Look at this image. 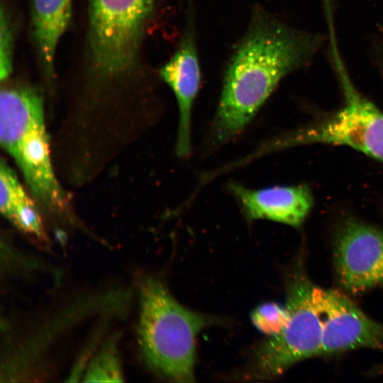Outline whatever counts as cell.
Returning a JSON list of instances; mask_svg holds the SVG:
<instances>
[{
  "label": "cell",
  "mask_w": 383,
  "mask_h": 383,
  "mask_svg": "<svg viewBox=\"0 0 383 383\" xmlns=\"http://www.w3.org/2000/svg\"><path fill=\"white\" fill-rule=\"evenodd\" d=\"M0 209L1 213L23 233L40 244L48 243L41 217L16 173L6 162L0 165Z\"/></svg>",
  "instance_id": "obj_11"
},
{
  "label": "cell",
  "mask_w": 383,
  "mask_h": 383,
  "mask_svg": "<svg viewBox=\"0 0 383 383\" xmlns=\"http://www.w3.org/2000/svg\"><path fill=\"white\" fill-rule=\"evenodd\" d=\"M11 33L6 16L1 13L0 77L6 79L11 72Z\"/></svg>",
  "instance_id": "obj_15"
},
{
  "label": "cell",
  "mask_w": 383,
  "mask_h": 383,
  "mask_svg": "<svg viewBox=\"0 0 383 383\" xmlns=\"http://www.w3.org/2000/svg\"><path fill=\"white\" fill-rule=\"evenodd\" d=\"M211 322L177 302L158 279L142 282L138 343L147 365L159 377L176 382L194 380L196 339Z\"/></svg>",
  "instance_id": "obj_2"
},
{
  "label": "cell",
  "mask_w": 383,
  "mask_h": 383,
  "mask_svg": "<svg viewBox=\"0 0 383 383\" xmlns=\"http://www.w3.org/2000/svg\"><path fill=\"white\" fill-rule=\"evenodd\" d=\"M152 0H90L89 42L94 70L115 77L135 62Z\"/></svg>",
  "instance_id": "obj_5"
},
{
  "label": "cell",
  "mask_w": 383,
  "mask_h": 383,
  "mask_svg": "<svg viewBox=\"0 0 383 383\" xmlns=\"http://www.w3.org/2000/svg\"><path fill=\"white\" fill-rule=\"evenodd\" d=\"M72 0H33L35 40L44 69L52 74L56 48L70 21Z\"/></svg>",
  "instance_id": "obj_12"
},
{
  "label": "cell",
  "mask_w": 383,
  "mask_h": 383,
  "mask_svg": "<svg viewBox=\"0 0 383 383\" xmlns=\"http://www.w3.org/2000/svg\"><path fill=\"white\" fill-rule=\"evenodd\" d=\"M251 319L260 332L272 337L284 329L289 320V313L286 306L267 302L260 304L252 312Z\"/></svg>",
  "instance_id": "obj_14"
},
{
  "label": "cell",
  "mask_w": 383,
  "mask_h": 383,
  "mask_svg": "<svg viewBox=\"0 0 383 383\" xmlns=\"http://www.w3.org/2000/svg\"><path fill=\"white\" fill-rule=\"evenodd\" d=\"M160 76L172 89L178 105L179 122L175 150L180 157L191 152L192 113L200 84V69L193 37L187 34Z\"/></svg>",
  "instance_id": "obj_10"
},
{
  "label": "cell",
  "mask_w": 383,
  "mask_h": 383,
  "mask_svg": "<svg viewBox=\"0 0 383 383\" xmlns=\"http://www.w3.org/2000/svg\"><path fill=\"white\" fill-rule=\"evenodd\" d=\"M335 267L346 291L357 294L383 284V231L346 221L336 235Z\"/></svg>",
  "instance_id": "obj_8"
},
{
  "label": "cell",
  "mask_w": 383,
  "mask_h": 383,
  "mask_svg": "<svg viewBox=\"0 0 383 383\" xmlns=\"http://www.w3.org/2000/svg\"><path fill=\"white\" fill-rule=\"evenodd\" d=\"M343 89L345 103L338 111L273 140L267 145L268 150L314 143L347 145L383 162V112L346 79Z\"/></svg>",
  "instance_id": "obj_6"
},
{
  "label": "cell",
  "mask_w": 383,
  "mask_h": 383,
  "mask_svg": "<svg viewBox=\"0 0 383 383\" xmlns=\"http://www.w3.org/2000/svg\"><path fill=\"white\" fill-rule=\"evenodd\" d=\"M312 299L322 321L318 355L383 347V325L367 316L343 294L313 286Z\"/></svg>",
  "instance_id": "obj_7"
},
{
  "label": "cell",
  "mask_w": 383,
  "mask_h": 383,
  "mask_svg": "<svg viewBox=\"0 0 383 383\" xmlns=\"http://www.w3.org/2000/svg\"><path fill=\"white\" fill-rule=\"evenodd\" d=\"M0 140L34 196L48 210L67 213L69 205L51 164L43 99L38 90L29 87L1 89Z\"/></svg>",
  "instance_id": "obj_3"
},
{
  "label": "cell",
  "mask_w": 383,
  "mask_h": 383,
  "mask_svg": "<svg viewBox=\"0 0 383 383\" xmlns=\"http://www.w3.org/2000/svg\"><path fill=\"white\" fill-rule=\"evenodd\" d=\"M313 287L301 270L289 277L285 306L288 322L279 334L270 337L255 350L245 377L272 379L294 364L318 355L322 321L312 299Z\"/></svg>",
  "instance_id": "obj_4"
},
{
  "label": "cell",
  "mask_w": 383,
  "mask_h": 383,
  "mask_svg": "<svg viewBox=\"0 0 383 383\" xmlns=\"http://www.w3.org/2000/svg\"><path fill=\"white\" fill-rule=\"evenodd\" d=\"M83 381L91 382L123 381L116 338L107 340L90 360L83 376Z\"/></svg>",
  "instance_id": "obj_13"
},
{
  "label": "cell",
  "mask_w": 383,
  "mask_h": 383,
  "mask_svg": "<svg viewBox=\"0 0 383 383\" xmlns=\"http://www.w3.org/2000/svg\"><path fill=\"white\" fill-rule=\"evenodd\" d=\"M228 189L250 221L265 219L298 227L313 204L312 193L306 185L252 189L232 182Z\"/></svg>",
  "instance_id": "obj_9"
},
{
  "label": "cell",
  "mask_w": 383,
  "mask_h": 383,
  "mask_svg": "<svg viewBox=\"0 0 383 383\" xmlns=\"http://www.w3.org/2000/svg\"><path fill=\"white\" fill-rule=\"evenodd\" d=\"M321 42L318 35L271 19L255 21L226 70L209 144L216 148L238 136L279 82L306 65Z\"/></svg>",
  "instance_id": "obj_1"
}]
</instances>
